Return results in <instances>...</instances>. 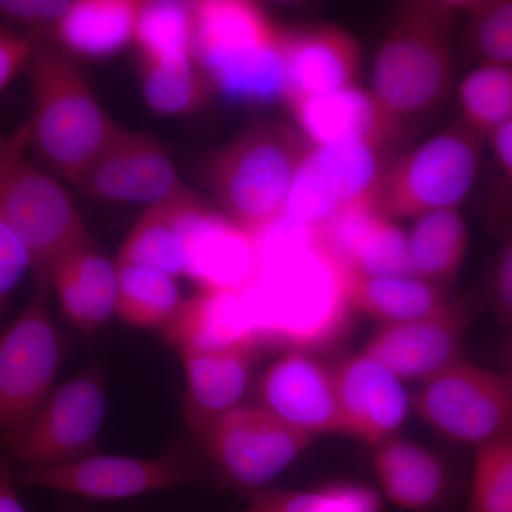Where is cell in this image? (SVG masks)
<instances>
[{
	"mask_svg": "<svg viewBox=\"0 0 512 512\" xmlns=\"http://www.w3.org/2000/svg\"><path fill=\"white\" fill-rule=\"evenodd\" d=\"M256 237L261 261L245 296L259 345L315 353L342 342L356 312L338 262L285 217Z\"/></svg>",
	"mask_w": 512,
	"mask_h": 512,
	"instance_id": "obj_1",
	"label": "cell"
},
{
	"mask_svg": "<svg viewBox=\"0 0 512 512\" xmlns=\"http://www.w3.org/2000/svg\"><path fill=\"white\" fill-rule=\"evenodd\" d=\"M26 73L32 104L16 133L43 167L76 185L120 126L60 47L39 40Z\"/></svg>",
	"mask_w": 512,
	"mask_h": 512,
	"instance_id": "obj_2",
	"label": "cell"
},
{
	"mask_svg": "<svg viewBox=\"0 0 512 512\" xmlns=\"http://www.w3.org/2000/svg\"><path fill=\"white\" fill-rule=\"evenodd\" d=\"M311 148L295 124L251 121L204 157L200 180L222 214L259 234L284 214Z\"/></svg>",
	"mask_w": 512,
	"mask_h": 512,
	"instance_id": "obj_3",
	"label": "cell"
},
{
	"mask_svg": "<svg viewBox=\"0 0 512 512\" xmlns=\"http://www.w3.org/2000/svg\"><path fill=\"white\" fill-rule=\"evenodd\" d=\"M463 3L400 5L373 66L372 93L394 119L424 116L453 87L456 29Z\"/></svg>",
	"mask_w": 512,
	"mask_h": 512,
	"instance_id": "obj_4",
	"label": "cell"
},
{
	"mask_svg": "<svg viewBox=\"0 0 512 512\" xmlns=\"http://www.w3.org/2000/svg\"><path fill=\"white\" fill-rule=\"evenodd\" d=\"M192 53L225 99L244 104L284 100V29L258 3L195 2Z\"/></svg>",
	"mask_w": 512,
	"mask_h": 512,
	"instance_id": "obj_5",
	"label": "cell"
},
{
	"mask_svg": "<svg viewBox=\"0 0 512 512\" xmlns=\"http://www.w3.org/2000/svg\"><path fill=\"white\" fill-rule=\"evenodd\" d=\"M0 212L28 251L36 282H50L67 256L93 245L72 198L28 156L18 133L0 131Z\"/></svg>",
	"mask_w": 512,
	"mask_h": 512,
	"instance_id": "obj_6",
	"label": "cell"
},
{
	"mask_svg": "<svg viewBox=\"0 0 512 512\" xmlns=\"http://www.w3.org/2000/svg\"><path fill=\"white\" fill-rule=\"evenodd\" d=\"M484 143L457 120L387 165L377 188V207L393 221L460 210L476 183Z\"/></svg>",
	"mask_w": 512,
	"mask_h": 512,
	"instance_id": "obj_7",
	"label": "cell"
},
{
	"mask_svg": "<svg viewBox=\"0 0 512 512\" xmlns=\"http://www.w3.org/2000/svg\"><path fill=\"white\" fill-rule=\"evenodd\" d=\"M106 376L87 365L55 387L20 429L3 437L22 468L60 466L97 454L106 416Z\"/></svg>",
	"mask_w": 512,
	"mask_h": 512,
	"instance_id": "obj_8",
	"label": "cell"
},
{
	"mask_svg": "<svg viewBox=\"0 0 512 512\" xmlns=\"http://www.w3.org/2000/svg\"><path fill=\"white\" fill-rule=\"evenodd\" d=\"M50 282H36L28 305L0 333V433L20 429L55 390L62 340L50 312Z\"/></svg>",
	"mask_w": 512,
	"mask_h": 512,
	"instance_id": "obj_9",
	"label": "cell"
},
{
	"mask_svg": "<svg viewBox=\"0 0 512 512\" xmlns=\"http://www.w3.org/2000/svg\"><path fill=\"white\" fill-rule=\"evenodd\" d=\"M421 419L450 441L476 448L512 436V384L505 373L460 360L421 383Z\"/></svg>",
	"mask_w": 512,
	"mask_h": 512,
	"instance_id": "obj_10",
	"label": "cell"
},
{
	"mask_svg": "<svg viewBox=\"0 0 512 512\" xmlns=\"http://www.w3.org/2000/svg\"><path fill=\"white\" fill-rule=\"evenodd\" d=\"M198 437L232 483L256 490L271 483L315 440L256 403L235 407Z\"/></svg>",
	"mask_w": 512,
	"mask_h": 512,
	"instance_id": "obj_11",
	"label": "cell"
},
{
	"mask_svg": "<svg viewBox=\"0 0 512 512\" xmlns=\"http://www.w3.org/2000/svg\"><path fill=\"white\" fill-rule=\"evenodd\" d=\"M15 478L25 487L116 501L194 483L197 471L174 454L148 458L93 454L60 466L20 468L15 471Z\"/></svg>",
	"mask_w": 512,
	"mask_h": 512,
	"instance_id": "obj_12",
	"label": "cell"
},
{
	"mask_svg": "<svg viewBox=\"0 0 512 512\" xmlns=\"http://www.w3.org/2000/svg\"><path fill=\"white\" fill-rule=\"evenodd\" d=\"M384 147L311 148L289 192L282 217L316 232L343 208L377 197L387 165Z\"/></svg>",
	"mask_w": 512,
	"mask_h": 512,
	"instance_id": "obj_13",
	"label": "cell"
},
{
	"mask_svg": "<svg viewBox=\"0 0 512 512\" xmlns=\"http://www.w3.org/2000/svg\"><path fill=\"white\" fill-rule=\"evenodd\" d=\"M76 187L93 200L151 207L185 185L157 140L120 127Z\"/></svg>",
	"mask_w": 512,
	"mask_h": 512,
	"instance_id": "obj_14",
	"label": "cell"
},
{
	"mask_svg": "<svg viewBox=\"0 0 512 512\" xmlns=\"http://www.w3.org/2000/svg\"><path fill=\"white\" fill-rule=\"evenodd\" d=\"M471 316L473 312L466 301L451 299L426 318L380 325L362 353L382 363L400 380L426 382L463 360Z\"/></svg>",
	"mask_w": 512,
	"mask_h": 512,
	"instance_id": "obj_15",
	"label": "cell"
},
{
	"mask_svg": "<svg viewBox=\"0 0 512 512\" xmlns=\"http://www.w3.org/2000/svg\"><path fill=\"white\" fill-rule=\"evenodd\" d=\"M255 394L256 404L293 429L343 434L335 370L313 353L286 350L259 376Z\"/></svg>",
	"mask_w": 512,
	"mask_h": 512,
	"instance_id": "obj_16",
	"label": "cell"
},
{
	"mask_svg": "<svg viewBox=\"0 0 512 512\" xmlns=\"http://www.w3.org/2000/svg\"><path fill=\"white\" fill-rule=\"evenodd\" d=\"M345 271L369 276L413 275L409 235L377 207L376 198L340 210L313 232Z\"/></svg>",
	"mask_w": 512,
	"mask_h": 512,
	"instance_id": "obj_17",
	"label": "cell"
},
{
	"mask_svg": "<svg viewBox=\"0 0 512 512\" xmlns=\"http://www.w3.org/2000/svg\"><path fill=\"white\" fill-rule=\"evenodd\" d=\"M295 126L313 148L370 144L390 146L403 123L394 119L372 90L353 84L288 104Z\"/></svg>",
	"mask_w": 512,
	"mask_h": 512,
	"instance_id": "obj_18",
	"label": "cell"
},
{
	"mask_svg": "<svg viewBox=\"0 0 512 512\" xmlns=\"http://www.w3.org/2000/svg\"><path fill=\"white\" fill-rule=\"evenodd\" d=\"M185 276L200 291L245 293L259 271L255 232L210 204L192 222L185 241Z\"/></svg>",
	"mask_w": 512,
	"mask_h": 512,
	"instance_id": "obj_19",
	"label": "cell"
},
{
	"mask_svg": "<svg viewBox=\"0 0 512 512\" xmlns=\"http://www.w3.org/2000/svg\"><path fill=\"white\" fill-rule=\"evenodd\" d=\"M335 379L343 434L373 447L396 436L410 409L399 377L360 352L336 367Z\"/></svg>",
	"mask_w": 512,
	"mask_h": 512,
	"instance_id": "obj_20",
	"label": "cell"
},
{
	"mask_svg": "<svg viewBox=\"0 0 512 512\" xmlns=\"http://www.w3.org/2000/svg\"><path fill=\"white\" fill-rule=\"evenodd\" d=\"M286 104L356 84L362 49L348 30L330 23L284 29Z\"/></svg>",
	"mask_w": 512,
	"mask_h": 512,
	"instance_id": "obj_21",
	"label": "cell"
},
{
	"mask_svg": "<svg viewBox=\"0 0 512 512\" xmlns=\"http://www.w3.org/2000/svg\"><path fill=\"white\" fill-rule=\"evenodd\" d=\"M261 346H235L220 350H184V416L197 436L215 420L241 406L251 386Z\"/></svg>",
	"mask_w": 512,
	"mask_h": 512,
	"instance_id": "obj_22",
	"label": "cell"
},
{
	"mask_svg": "<svg viewBox=\"0 0 512 512\" xmlns=\"http://www.w3.org/2000/svg\"><path fill=\"white\" fill-rule=\"evenodd\" d=\"M161 332L177 353L259 345L245 293L198 291L184 299Z\"/></svg>",
	"mask_w": 512,
	"mask_h": 512,
	"instance_id": "obj_23",
	"label": "cell"
},
{
	"mask_svg": "<svg viewBox=\"0 0 512 512\" xmlns=\"http://www.w3.org/2000/svg\"><path fill=\"white\" fill-rule=\"evenodd\" d=\"M207 204L184 187L173 197L147 207L124 239L116 264L148 266L175 278L185 276L188 231Z\"/></svg>",
	"mask_w": 512,
	"mask_h": 512,
	"instance_id": "obj_24",
	"label": "cell"
},
{
	"mask_svg": "<svg viewBox=\"0 0 512 512\" xmlns=\"http://www.w3.org/2000/svg\"><path fill=\"white\" fill-rule=\"evenodd\" d=\"M63 315L74 328L93 333L116 316L117 265L87 245L57 266L50 278Z\"/></svg>",
	"mask_w": 512,
	"mask_h": 512,
	"instance_id": "obj_25",
	"label": "cell"
},
{
	"mask_svg": "<svg viewBox=\"0 0 512 512\" xmlns=\"http://www.w3.org/2000/svg\"><path fill=\"white\" fill-rule=\"evenodd\" d=\"M375 473L383 494L407 511H429L446 495L447 471L430 450L393 436L375 446Z\"/></svg>",
	"mask_w": 512,
	"mask_h": 512,
	"instance_id": "obj_26",
	"label": "cell"
},
{
	"mask_svg": "<svg viewBox=\"0 0 512 512\" xmlns=\"http://www.w3.org/2000/svg\"><path fill=\"white\" fill-rule=\"evenodd\" d=\"M140 0H79L60 20L53 39L70 57L107 59L136 40Z\"/></svg>",
	"mask_w": 512,
	"mask_h": 512,
	"instance_id": "obj_27",
	"label": "cell"
},
{
	"mask_svg": "<svg viewBox=\"0 0 512 512\" xmlns=\"http://www.w3.org/2000/svg\"><path fill=\"white\" fill-rule=\"evenodd\" d=\"M342 272L352 308L380 325L426 318L451 301L444 288L414 275L369 276L345 269Z\"/></svg>",
	"mask_w": 512,
	"mask_h": 512,
	"instance_id": "obj_28",
	"label": "cell"
},
{
	"mask_svg": "<svg viewBox=\"0 0 512 512\" xmlns=\"http://www.w3.org/2000/svg\"><path fill=\"white\" fill-rule=\"evenodd\" d=\"M136 69L148 109L160 116H188L217 94L210 76L192 53L163 57L137 55Z\"/></svg>",
	"mask_w": 512,
	"mask_h": 512,
	"instance_id": "obj_29",
	"label": "cell"
},
{
	"mask_svg": "<svg viewBox=\"0 0 512 512\" xmlns=\"http://www.w3.org/2000/svg\"><path fill=\"white\" fill-rule=\"evenodd\" d=\"M413 275L446 288L463 268L470 232L460 210H444L414 221L409 234Z\"/></svg>",
	"mask_w": 512,
	"mask_h": 512,
	"instance_id": "obj_30",
	"label": "cell"
},
{
	"mask_svg": "<svg viewBox=\"0 0 512 512\" xmlns=\"http://www.w3.org/2000/svg\"><path fill=\"white\" fill-rule=\"evenodd\" d=\"M116 265L117 318L130 328L163 330L184 301L178 278L148 266Z\"/></svg>",
	"mask_w": 512,
	"mask_h": 512,
	"instance_id": "obj_31",
	"label": "cell"
},
{
	"mask_svg": "<svg viewBox=\"0 0 512 512\" xmlns=\"http://www.w3.org/2000/svg\"><path fill=\"white\" fill-rule=\"evenodd\" d=\"M244 512H383V503L370 485L340 481L313 490L259 488Z\"/></svg>",
	"mask_w": 512,
	"mask_h": 512,
	"instance_id": "obj_32",
	"label": "cell"
},
{
	"mask_svg": "<svg viewBox=\"0 0 512 512\" xmlns=\"http://www.w3.org/2000/svg\"><path fill=\"white\" fill-rule=\"evenodd\" d=\"M460 120L485 141L512 119V70L477 63L458 86Z\"/></svg>",
	"mask_w": 512,
	"mask_h": 512,
	"instance_id": "obj_33",
	"label": "cell"
},
{
	"mask_svg": "<svg viewBox=\"0 0 512 512\" xmlns=\"http://www.w3.org/2000/svg\"><path fill=\"white\" fill-rule=\"evenodd\" d=\"M194 12L195 2L148 0L141 3L134 40L137 55L163 57L192 53Z\"/></svg>",
	"mask_w": 512,
	"mask_h": 512,
	"instance_id": "obj_34",
	"label": "cell"
},
{
	"mask_svg": "<svg viewBox=\"0 0 512 512\" xmlns=\"http://www.w3.org/2000/svg\"><path fill=\"white\" fill-rule=\"evenodd\" d=\"M463 18L461 42L468 55L512 70V0L463 3Z\"/></svg>",
	"mask_w": 512,
	"mask_h": 512,
	"instance_id": "obj_35",
	"label": "cell"
},
{
	"mask_svg": "<svg viewBox=\"0 0 512 512\" xmlns=\"http://www.w3.org/2000/svg\"><path fill=\"white\" fill-rule=\"evenodd\" d=\"M464 512H512V436L477 448Z\"/></svg>",
	"mask_w": 512,
	"mask_h": 512,
	"instance_id": "obj_36",
	"label": "cell"
},
{
	"mask_svg": "<svg viewBox=\"0 0 512 512\" xmlns=\"http://www.w3.org/2000/svg\"><path fill=\"white\" fill-rule=\"evenodd\" d=\"M72 6L69 0H0V18L28 30L42 40L53 37L60 20Z\"/></svg>",
	"mask_w": 512,
	"mask_h": 512,
	"instance_id": "obj_37",
	"label": "cell"
},
{
	"mask_svg": "<svg viewBox=\"0 0 512 512\" xmlns=\"http://www.w3.org/2000/svg\"><path fill=\"white\" fill-rule=\"evenodd\" d=\"M28 271H32L28 251L0 212V312Z\"/></svg>",
	"mask_w": 512,
	"mask_h": 512,
	"instance_id": "obj_38",
	"label": "cell"
},
{
	"mask_svg": "<svg viewBox=\"0 0 512 512\" xmlns=\"http://www.w3.org/2000/svg\"><path fill=\"white\" fill-rule=\"evenodd\" d=\"M35 37L25 32H15L0 28V93L9 86L20 73L26 72L35 53Z\"/></svg>",
	"mask_w": 512,
	"mask_h": 512,
	"instance_id": "obj_39",
	"label": "cell"
},
{
	"mask_svg": "<svg viewBox=\"0 0 512 512\" xmlns=\"http://www.w3.org/2000/svg\"><path fill=\"white\" fill-rule=\"evenodd\" d=\"M495 311L512 335V228L501 245L493 278Z\"/></svg>",
	"mask_w": 512,
	"mask_h": 512,
	"instance_id": "obj_40",
	"label": "cell"
},
{
	"mask_svg": "<svg viewBox=\"0 0 512 512\" xmlns=\"http://www.w3.org/2000/svg\"><path fill=\"white\" fill-rule=\"evenodd\" d=\"M18 485L8 457H0V512H26L20 501Z\"/></svg>",
	"mask_w": 512,
	"mask_h": 512,
	"instance_id": "obj_41",
	"label": "cell"
},
{
	"mask_svg": "<svg viewBox=\"0 0 512 512\" xmlns=\"http://www.w3.org/2000/svg\"><path fill=\"white\" fill-rule=\"evenodd\" d=\"M495 160L512 183V119L488 137Z\"/></svg>",
	"mask_w": 512,
	"mask_h": 512,
	"instance_id": "obj_42",
	"label": "cell"
},
{
	"mask_svg": "<svg viewBox=\"0 0 512 512\" xmlns=\"http://www.w3.org/2000/svg\"><path fill=\"white\" fill-rule=\"evenodd\" d=\"M505 375L508 376V379H510V382L512 384V339H511V346H510V353H508V370Z\"/></svg>",
	"mask_w": 512,
	"mask_h": 512,
	"instance_id": "obj_43",
	"label": "cell"
}]
</instances>
